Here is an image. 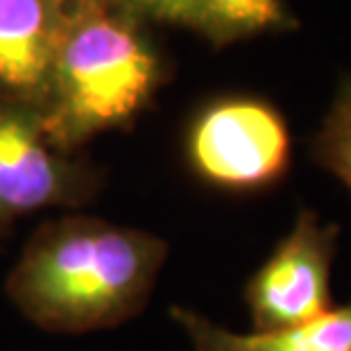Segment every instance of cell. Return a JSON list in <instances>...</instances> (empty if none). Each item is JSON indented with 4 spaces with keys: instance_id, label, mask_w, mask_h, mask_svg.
<instances>
[{
    "instance_id": "cell-3",
    "label": "cell",
    "mask_w": 351,
    "mask_h": 351,
    "mask_svg": "<svg viewBox=\"0 0 351 351\" xmlns=\"http://www.w3.org/2000/svg\"><path fill=\"white\" fill-rule=\"evenodd\" d=\"M186 161L213 189L254 193L288 173L293 143L281 111L256 95L206 102L186 130Z\"/></svg>"
},
{
    "instance_id": "cell-5",
    "label": "cell",
    "mask_w": 351,
    "mask_h": 351,
    "mask_svg": "<svg viewBox=\"0 0 351 351\" xmlns=\"http://www.w3.org/2000/svg\"><path fill=\"white\" fill-rule=\"evenodd\" d=\"M335 238L338 227H322L313 211H300L293 231L276 245L245 288L254 333L300 326L333 308Z\"/></svg>"
},
{
    "instance_id": "cell-1",
    "label": "cell",
    "mask_w": 351,
    "mask_h": 351,
    "mask_svg": "<svg viewBox=\"0 0 351 351\" xmlns=\"http://www.w3.org/2000/svg\"><path fill=\"white\" fill-rule=\"evenodd\" d=\"M168 243L93 215H66L29 236L7 276V295L50 333H88L145 308Z\"/></svg>"
},
{
    "instance_id": "cell-4",
    "label": "cell",
    "mask_w": 351,
    "mask_h": 351,
    "mask_svg": "<svg viewBox=\"0 0 351 351\" xmlns=\"http://www.w3.org/2000/svg\"><path fill=\"white\" fill-rule=\"evenodd\" d=\"M100 186V173L86 159L52 145L41 107L0 98V243L23 215L48 206L77 208Z\"/></svg>"
},
{
    "instance_id": "cell-7",
    "label": "cell",
    "mask_w": 351,
    "mask_h": 351,
    "mask_svg": "<svg viewBox=\"0 0 351 351\" xmlns=\"http://www.w3.org/2000/svg\"><path fill=\"white\" fill-rule=\"evenodd\" d=\"M195 351H351V304L272 333H231L186 308L170 311Z\"/></svg>"
},
{
    "instance_id": "cell-6",
    "label": "cell",
    "mask_w": 351,
    "mask_h": 351,
    "mask_svg": "<svg viewBox=\"0 0 351 351\" xmlns=\"http://www.w3.org/2000/svg\"><path fill=\"white\" fill-rule=\"evenodd\" d=\"M73 0H0V98L43 109Z\"/></svg>"
},
{
    "instance_id": "cell-2",
    "label": "cell",
    "mask_w": 351,
    "mask_h": 351,
    "mask_svg": "<svg viewBox=\"0 0 351 351\" xmlns=\"http://www.w3.org/2000/svg\"><path fill=\"white\" fill-rule=\"evenodd\" d=\"M143 23L121 0H73L43 104L48 138L62 152L130 127L152 102L163 62Z\"/></svg>"
},
{
    "instance_id": "cell-9",
    "label": "cell",
    "mask_w": 351,
    "mask_h": 351,
    "mask_svg": "<svg viewBox=\"0 0 351 351\" xmlns=\"http://www.w3.org/2000/svg\"><path fill=\"white\" fill-rule=\"evenodd\" d=\"M313 159L351 191V77L340 82L322 130L311 143Z\"/></svg>"
},
{
    "instance_id": "cell-10",
    "label": "cell",
    "mask_w": 351,
    "mask_h": 351,
    "mask_svg": "<svg viewBox=\"0 0 351 351\" xmlns=\"http://www.w3.org/2000/svg\"><path fill=\"white\" fill-rule=\"evenodd\" d=\"M121 3L143 21H159V23L195 29L193 0H121Z\"/></svg>"
},
{
    "instance_id": "cell-8",
    "label": "cell",
    "mask_w": 351,
    "mask_h": 351,
    "mask_svg": "<svg viewBox=\"0 0 351 351\" xmlns=\"http://www.w3.org/2000/svg\"><path fill=\"white\" fill-rule=\"evenodd\" d=\"M195 32L213 46L295 25L283 0H193Z\"/></svg>"
}]
</instances>
